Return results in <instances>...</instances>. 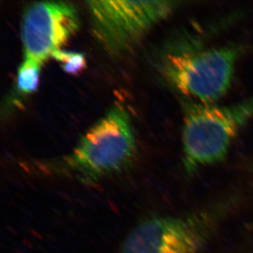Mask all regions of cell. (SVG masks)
Wrapping results in <instances>:
<instances>
[{"mask_svg": "<svg viewBox=\"0 0 253 253\" xmlns=\"http://www.w3.org/2000/svg\"><path fill=\"white\" fill-rule=\"evenodd\" d=\"M135 153L136 140L130 117L125 108L115 106L86 132L54 170L92 183L123 170Z\"/></svg>", "mask_w": 253, "mask_h": 253, "instance_id": "obj_1", "label": "cell"}, {"mask_svg": "<svg viewBox=\"0 0 253 253\" xmlns=\"http://www.w3.org/2000/svg\"><path fill=\"white\" fill-rule=\"evenodd\" d=\"M253 118V97L229 106L184 103L183 150L189 173L222 162L242 128Z\"/></svg>", "mask_w": 253, "mask_h": 253, "instance_id": "obj_2", "label": "cell"}, {"mask_svg": "<svg viewBox=\"0 0 253 253\" xmlns=\"http://www.w3.org/2000/svg\"><path fill=\"white\" fill-rule=\"evenodd\" d=\"M239 55L235 47L169 48L161 57L159 69L176 90L199 103L211 104L229 90Z\"/></svg>", "mask_w": 253, "mask_h": 253, "instance_id": "obj_3", "label": "cell"}, {"mask_svg": "<svg viewBox=\"0 0 253 253\" xmlns=\"http://www.w3.org/2000/svg\"><path fill=\"white\" fill-rule=\"evenodd\" d=\"M218 211L147 218L129 232L119 253H199L216 226Z\"/></svg>", "mask_w": 253, "mask_h": 253, "instance_id": "obj_4", "label": "cell"}, {"mask_svg": "<svg viewBox=\"0 0 253 253\" xmlns=\"http://www.w3.org/2000/svg\"><path fill=\"white\" fill-rule=\"evenodd\" d=\"M93 32L106 51L121 55L130 50L151 27L176 7L171 1H88Z\"/></svg>", "mask_w": 253, "mask_h": 253, "instance_id": "obj_5", "label": "cell"}, {"mask_svg": "<svg viewBox=\"0 0 253 253\" xmlns=\"http://www.w3.org/2000/svg\"><path fill=\"white\" fill-rule=\"evenodd\" d=\"M78 27V12L70 2L50 1L28 6L21 27L24 59L43 64L61 50Z\"/></svg>", "mask_w": 253, "mask_h": 253, "instance_id": "obj_6", "label": "cell"}, {"mask_svg": "<svg viewBox=\"0 0 253 253\" xmlns=\"http://www.w3.org/2000/svg\"><path fill=\"white\" fill-rule=\"evenodd\" d=\"M42 65L28 59H24L20 65L17 76V88L20 93L31 94L37 90Z\"/></svg>", "mask_w": 253, "mask_h": 253, "instance_id": "obj_7", "label": "cell"}, {"mask_svg": "<svg viewBox=\"0 0 253 253\" xmlns=\"http://www.w3.org/2000/svg\"><path fill=\"white\" fill-rule=\"evenodd\" d=\"M52 57L59 62L62 69L69 74H79L85 68V57L82 53L67 52L61 49L53 53Z\"/></svg>", "mask_w": 253, "mask_h": 253, "instance_id": "obj_8", "label": "cell"}]
</instances>
